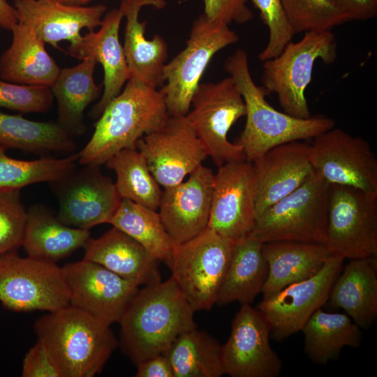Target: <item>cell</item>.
Masks as SVG:
<instances>
[{
  "mask_svg": "<svg viewBox=\"0 0 377 377\" xmlns=\"http://www.w3.org/2000/svg\"><path fill=\"white\" fill-rule=\"evenodd\" d=\"M255 220L253 163L244 159L219 166L207 228L234 243L250 235Z\"/></svg>",
  "mask_w": 377,
  "mask_h": 377,
  "instance_id": "cell-15",
  "label": "cell"
},
{
  "mask_svg": "<svg viewBox=\"0 0 377 377\" xmlns=\"http://www.w3.org/2000/svg\"><path fill=\"white\" fill-rule=\"evenodd\" d=\"M0 146L27 152L73 153L72 136L57 122L36 121L0 111Z\"/></svg>",
  "mask_w": 377,
  "mask_h": 377,
  "instance_id": "cell-32",
  "label": "cell"
},
{
  "mask_svg": "<svg viewBox=\"0 0 377 377\" xmlns=\"http://www.w3.org/2000/svg\"><path fill=\"white\" fill-rule=\"evenodd\" d=\"M344 260L332 254L313 276L263 299L256 308L267 321L272 339L281 341L301 331L311 315L327 302Z\"/></svg>",
  "mask_w": 377,
  "mask_h": 377,
  "instance_id": "cell-13",
  "label": "cell"
},
{
  "mask_svg": "<svg viewBox=\"0 0 377 377\" xmlns=\"http://www.w3.org/2000/svg\"><path fill=\"white\" fill-rule=\"evenodd\" d=\"M232 244L207 228L189 240L175 245L168 266L194 311L209 310L216 304Z\"/></svg>",
  "mask_w": 377,
  "mask_h": 377,
  "instance_id": "cell-8",
  "label": "cell"
},
{
  "mask_svg": "<svg viewBox=\"0 0 377 377\" xmlns=\"http://www.w3.org/2000/svg\"><path fill=\"white\" fill-rule=\"evenodd\" d=\"M53 98L48 87L19 84L0 78V108L45 113L52 108Z\"/></svg>",
  "mask_w": 377,
  "mask_h": 377,
  "instance_id": "cell-40",
  "label": "cell"
},
{
  "mask_svg": "<svg viewBox=\"0 0 377 377\" xmlns=\"http://www.w3.org/2000/svg\"><path fill=\"white\" fill-rule=\"evenodd\" d=\"M10 45L0 57V78L15 84L50 87L61 70L31 27L17 22Z\"/></svg>",
  "mask_w": 377,
  "mask_h": 377,
  "instance_id": "cell-25",
  "label": "cell"
},
{
  "mask_svg": "<svg viewBox=\"0 0 377 377\" xmlns=\"http://www.w3.org/2000/svg\"><path fill=\"white\" fill-rule=\"evenodd\" d=\"M245 114L243 98L229 76L217 82L200 83L186 117L207 156L220 166L246 159L242 147L228 139L231 127Z\"/></svg>",
  "mask_w": 377,
  "mask_h": 377,
  "instance_id": "cell-9",
  "label": "cell"
},
{
  "mask_svg": "<svg viewBox=\"0 0 377 377\" xmlns=\"http://www.w3.org/2000/svg\"><path fill=\"white\" fill-rule=\"evenodd\" d=\"M325 245L344 259L377 255V193L330 184Z\"/></svg>",
  "mask_w": 377,
  "mask_h": 377,
  "instance_id": "cell-11",
  "label": "cell"
},
{
  "mask_svg": "<svg viewBox=\"0 0 377 377\" xmlns=\"http://www.w3.org/2000/svg\"><path fill=\"white\" fill-rule=\"evenodd\" d=\"M239 36L226 23L208 19L203 13L192 24L185 48L163 68L164 96L170 116L184 117L209 61L221 50L236 43Z\"/></svg>",
  "mask_w": 377,
  "mask_h": 377,
  "instance_id": "cell-7",
  "label": "cell"
},
{
  "mask_svg": "<svg viewBox=\"0 0 377 377\" xmlns=\"http://www.w3.org/2000/svg\"><path fill=\"white\" fill-rule=\"evenodd\" d=\"M281 2L295 34L332 30L348 21L332 0H281Z\"/></svg>",
  "mask_w": 377,
  "mask_h": 377,
  "instance_id": "cell-37",
  "label": "cell"
},
{
  "mask_svg": "<svg viewBox=\"0 0 377 377\" xmlns=\"http://www.w3.org/2000/svg\"><path fill=\"white\" fill-rule=\"evenodd\" d=\"M64 179L52 183L59 205L57 218L80 229L109 223L121 198L112 180L99 166L86 165Z\"/></svg>",
  "mask_w": 377,
  "mask_h": 377,
  "instance_id": "cell-14",
  "label": "cell"
},
{
  "mask_svg": "<svg viewBox=\"0 0 377 377\" xmlns=\"http://www.w3.org/2000/svg\"><path fill=\"white\" fill-rule=\"evenodd\" d=\"M89 238V230L63 223L45 205H34L27 210L22 246L29 257L56 263L84 247Z\"/></svg>",
  "mask_w": 377,
  "mask_h": 377,
  "instance_id": "cell-28",
  "label": "cell"
},
{
  "mask_svg": "<svg viewBox=\"0 0 377 377\" xmlns=\"http://www.w3.org/2000/svg\"><path fill=\"white\" fill-rule=\"evenodd\" d=\"M57 1L73 6H84L90 1L94 0H55Z\"/></svg>",
  "mask_w": 377,
  "mask_h": 377,
  "instance_id": "cell-46",
  "label": "cell"
},
{
  "mask_svg": "<svg viewBox=\"0 0 377 377\" xmlns=\"http://www.w3.org/2000/svg\"><path fill=\"white\" fill-rule=\"evenodd\" d=\"M310 158L328 184L377 193V159L363 138L334 126L313 138Z\"/></svg>",
  "mask_w": 377,
  "mask_h": 377,
  "instance_id": "cell-12",
  "label": "cell"
},
{
  "mask_svg": "<svg viewBox=\"0 0 377 377\" xmlns=\"http://www.w3.org/2000/svg\"><path fill=\"white\" fill-rule=\"evenodd\" d=\"M0 146V189H21L28 185L60 181L75 170L78 154L62 158L41 157L26 161L9 157Z\"/></svg>",
  "mask_w": 377,
  "mask_h": 377,
  "instance_id": "cell-36",
  "label": "cell"
},
{
  "mask_svg": "<svg viewBox=\"0 0 377 377\" xmlns=\"http://www.w3.org/2000/svg\"><path fill=\"white\" fill-rule=\"evenodd\" d=\"M123 15L119 9L105 13L98 31H88L67 50L70 56L80 60L91 57L101 64L103 70L102 95L89 112V117H100L108 103L122 91L130 79L123 46L119 39V30Z\"/></svg>",
  "mask_w": 377,
  "mask_h": 377,
  "instance_id": "cell-21",
  "label": "cell"
},
{
  "mask_svg": "<svg viewBox=\"0 0 377 377\" xmlns=\"http://www.w3.org/2000/svg\"><path fill=\"white\" fill-rule=\"evenodd\" d=\"M330 184L315 172L298 188L256 217L250 233L262 243L325 244Z\"/></svg>",
  "mask_w": 377,
  "mask_h": 377,
  "instance_id": "cell-6",
  "label": "cell"
},
{
  "mask_svg": "<svg viewBox=\"0 0 377 377\" xmlns=\"http://www.w3.org/2000/svg\"><path fill=\"white\" fill-rule=\"evenodd\" d=\"M81 61L75 66L61 68L50 87L57 104V123L72 137L85 132L84 110L99 98L102 90V84L97 85L94 78L96 61L91 57Z\"/></svg>",
  "mask_w": 377,
  "mask_h": 377,
  "instance_id": "cell-29",
  "label": "cell"
},
{
  "mask_svg": "<svg viewBox=\"0 0 377 377\" xmlns=\"http://www.w3.org/2000/svg\"><path fill=\"white\" fill-rule=\"evenodd\" d=\"M348 21H366L377 15V0H332Z\"/></svg>",
  "mask_w": 377,
  "mask_h": 377,
  "instance_id": "cell-43",
  "label": "cell"
},
{
  "mask_svg": "<svg viewBox=\"0 0 377 377\" xmlns=\"http://www.w3.org/2000/svg\"><path fill=\"white\" fill-rule=\"evenodd\" d=\"M17 23L16 10L7 0H0V27L11 31Z\"/></svg>",
  "mask_w": 377,
  "mask_h": 377,
  "instance_id": "cell-45",
  "label": "cell"
},
{
  "mask_svg": "<svg viewBox=\"0 0 377 377\" xmlns=\"http://www.w3.org/2000/svg\"><path fill=\"white\" fill-rule=\"evenodd\" d=\"M84 260L98 263L138 286L161 281L159 261L129 235L113 227L83 247Z\"/></svg>",
  "mask_w": 377,
  "mask_h": 377,
  "instance_id": "cell-24",
  "label": "cell"
},
{
  "mask_svg": "<svg viewBox=\"0 0 377 377\" xmlns=\"http://www.w3.org/2000/svg\"><path fill=\"white\" fill-rule=\"evenodd\" d=\"M0 302L17 312H50L68 305L62 267L54 262L21 257L17 251L0 255Z\"/></svg>",
  "mask_w": 377,
  "mask_h": 377,
  "instance_id": "cell-10",
  "label": "cell"
},
{
  "mask_svg": "<svg viewBox=\"0 0 377 377\" xmlns=\"http://www.w3.org/2000/svg\"><path fill=\"white\" fill-rule=\"evenodd\" d=\"M69 290V304L108 325L119 323L138 291L137 284L87 260L62 267Z\"/></svg>",
  "mask_w": 377,
  "mask_h": 377,
  "instance_id": "cell-17",
  "label": "cell"
},
{
  "mask_svg": "<svg viewBox=\"0 0 377 377\" xmlns=\"http://www.w3.org/2000/svg\"><path fill=\"white\" fill-rule=\"evenodd\" d=\"M169 117L160 89L129 79L95 123L90 140L77 152L78 163H105L119 151L136 147L140 138L159 128Z\"/></svg>",
  "mask_w": 377,
  "mask_h": 377,
  "instance_id": "cell-4",
  "label": "cell"
},
{
  "mask_svg": "<svg viewBox=\"0 0 377 377\" xmlns=\"http://www.w3.org/2000/svg\"><path fill=\"white\" fill-rule=\"evenodd\" d=\"M136 377H174L168 358L159 354L147 358L137 364Z\"/></svg>",
  "mask_w": 377,
  "mask_h": 377,
  "instance_id": "cell-44",
  "label": "cell"
},
{
  "mask_svg": "<svg viewBox=\"0 0 377 377\" xmlns=\"http://www.w3.org/2000/svg\"><path fill=\"white\" fill-rule=\"evenodd\" d=\"M263 244L251 235L233 243L216 304L226 305L238 302L251 304L261 293L268 274Z\"/></svg>",
  "mask_w": 377,
  "mask_h": 377,
  "instance_id": "cell-30",
  "label": "cell"
},
{
  "mask_svg": "<svg viewBox=\"0 0 377 377\" xmlns=\"http://www.w3.org/2000/svg\"><path fill=\"white\" fill-rule=\"evenodd\" d=\"M224 69L235 82L245 104L246 123L236 143L247 161L253 162L275 147L313 138L334 126V119L323 115L298 118L271 106L264 89L253 80L244 50L230 54Z\"/></svg>",
  "mask_w": 377,
  "mask_h": 377,
  "instance_id": "cell-2",
  "label": "cell"
},
{
  "mask_svg": "<svg viewBox=\"0 0 377 377\" xmlns=\"http://www.w3.org/2000/svg\"><path fill=\"white\" fill-rule=\"evenodd\" d=\"M249 0H203V14L209 20L227 24H244L253 19V13L247 6Z\"/></svg>",
  "mask_w": 377,
  "mask_h": 377,
  "instance_id": "cell-41",
  "label": "cell"
},
{
  "mask_svg": "<svg viewBox=\"0 0 377 377\" xmlns=\"http://www.w3.org/2000/svg\"><path fill=\"white\" fill-rule=\"evenodd\" d=\"M136 147L164 188L183 182L208 156L186 116L170 115L159 128L140 138Z\"/></svg>",
  "mask_w": 377,
  "mask_h": 377,
  "instance_id": "cell-16",
  "label": "cell"
},
{
  "mask_svg": "<svg viewBox=\"0 0 377 377\" xmlns=\"http://www.w3.org/2000/svg\"><path fill=\"white\" fill-rule=\"evenodd\" d=\"M109 223L138 242L159 262L169 264L175 244L157 210L121 198Z\"/></svg>",
  "mask_w": 377,
  "mask_h": 377,
  "instance_id": "cell-34",
  "label": "cell"
},
{
  "mask_svg": "<svg viewBox=\"0 0 377 377\" xmlns=\"http://www.w3.org/2000/svg\"><path fill=\"white\" fill-rule=\"evenodd\" d=\"M166 4L165 0H121L119 8L126 18L123 49L130 79L154 89L164 84L163 68L168 47L159 35H154L151 40L146 38L147 22H140L139 14L144 6L162 9Z\"/></svg>",
  "mask_w": 377,
  "mask_h": 377,
  "instance_id": "cell-23",
  "label": "cell"
},
{
  "mask_svg": "<svg viewBox=\"0 0 377 377\" xmlns=\"http://www.w3.org/2000/svg\"><path fill=\"white\" fill-rule=\"evenodd\" d=\"M26 220L20 189H0V255L22 246Z\"/></svg>",
  "mask_w": 377,
  "mask_h": 377,
  "instance_id": "cell-38",
  "label": "cell"
},
{
  "mask_svg": "<svg viewBox=\"0 0 377 377\" xmlns=\"http://www.w3.org/2000/svg\"><path fill=\"white\" fill-rule=\"evenodd\" d=\"M22 376L60 377L44 346L38 340L23 359Z\"/></svg>",
  "mask_w": 377,
  "mask_h": 377,
  "instance_id": "cell-42",
  "label": "cell"
},
{
  "mask_svg": "<svg viewBox=\"0 0 377 377\" xmlns=\"http://www.w3.org/2000/svg\"><path fill=\"white\" fill-rule=\"evenodd\" d=\"M105 164L116 174L114 184L121 198L158 210L162 190L137 147L119 151Z\"/></svg>",
  "mask_w": 377,
  "mask_h": 377,
  "instance_id": "cell-35",
  "label": "cell"
},
{
  "mask_svg": "<svg viewBox=\"0 0 377 377\" xmlns=\"http://www.w3.org/2000/svg\"><path fill=\"white\" fill-rule=\"evenodd\" d=\"M337 44L331 30L304 33L297 42H289L276 57L263 61L261 87L274 94L286 113L306 119L309 112L305 90L311 81L315 62L333 63Z\"/></svg>",
  "mask_w": 377,
  "mask_h": 377,
  "instance_id": "cell-5",
  "label": "cell"
},
{
  "mask_svg": "<svg viewBox=\"0 0 377 377\" xmlns=\"http://www.w3.org/2000/svg\"><path fill=\"white\" fill-rule=\"evenodd\" d=\"M194 312L172 277L145 286L119 322L124 353L136 365L164 354L179 335L196 327Z\"/></svg>",
  "mask_w": 377,
  "mask_h": 377,
  "instance_id": "cell-1",
  "label": "cell"
},
{
  "mask_svg": "<svg viewBox=\"0 0 377 377\" xmlns=\"http://www.w3.org/2000/svg\"><path fill=\"white\" fill-rule=\"evenodd\" d=\"M13 6L17 22L31 27L45 44L57 49L62 40L77 41L83 29L92 31L100 27L107 10L103 4L73 6L55 0H14Z\"/></svg>",
  "mask_w": 377,
  "mask_h": 377,
  "instance_id": "cell-22",
  "label": "cell"
},
{
  "mask_svg": "<svg viewBox=\"0 0 377 377\" xmlns=\"http://www.w3.org/2000/svg\"><path fill=\"white\" fill-rule=\"evenodd\" d=\"M262 251L268 267L263 298L313 276L332 255L325 244L292 241L263 243Z\"/></svg>",
  "mask_w": 377,
  "mask_h": 377,
  "instance_id": "cell-26",
  "label": "cell"
},
{
  "mask_svg": "<svg viewBox=\"0 0 377 377\" xmlns=\"http://www.w3.org/2000/svg\"><path fill=\"white\" fill-rule=\"evenodd\" d=\"M34 330L60 377L95 376L117 346L110 325L70 304L40 317Z\"/></svg>",
  "mask_w": 377,
  "mask_h": 377,
  "instance_id": "cell-3",
  "label": "cell"
},
{
  "mask_svg": "<svg viewBox=\"0 0 377 377\" xmlns=\"http://www.w3.org/2000/svg\"><path fill=\"white\" fill-rule=\"evenodd\" d=\"M258 10L263 22L268 29L266 46L258 54L265 61L278 56L295 34L283 10L281 0H250Z\"/></svg>",
  "mask_w": 377,
  "mask_h": 377,
  "instance_id": "cell-39",
  "label": "cell"
},
{
  "mask_svg": "<svg viewBox=\"0 0 377 377\" xmlns=\"http://www.w3.org/2000/svg\"><path fill=\"white\" fill-rule=\"evenodd\" d=\"M252 163L256 219L270 205L298 188L314 172L310 145L300 141L275 147Z\"/></svg>",
  "mask_w": 377,
  "mask_h": 377,
  "instance_id": "cell-20",
  "label": "cell"
},
{
  "mask_svg": "<svg viewBox=\"0 0 377 377\" xmlns=\"http://www.w3.org/2000/svg\"><path fill=\"white\" fill-rule=\"evenodd\" d=\"M164 355L171 364L174 377H219L225 374L222 346L196 327L179 335Z\"/></svg>",
  "mask_w": 377,
  "mask_h": 377,
  "instance_id": "cell-33",
  "label": "cell"
},
{
  "mask_svg": "<svg viewBox=\"0 0 377 377\" xmlns=\"http://www.w3.org/2000/svg\"><path fill=\"white\" fill-rule=\"evenodd\" d=\"M214 178L212 170L201 165L186 181L162 191L158 214L175 245L207 228Z\"/></svg>",
  "mask_w": 377,
  "mask_h": 377,
  "instance_id": "cell-19",
  "label": "cell"
},
{
  "mask_svg": "<svg viewBox=\"0 0 377 377\" xmlns=\"http://www.w3.org/2000/svg\"><path fill=\"white\" fill-rule=\"evenodd\" d=\"M327 301L342 309L360 328L377 316L376 256L349 260L336 279Z\"/></svg>",
  "mask_w": 377,
  "mask_h": 377,
  "instance_id": "cell-27",
  "label": "cell"
},
{
  "mask_svg": "<svg viewBox=\"0 0 377 377\" xmlns=\"http://www.w3.org/2000/svg\"><path fill=\"white\" fill-rule=\"evenodd\" d=\"M301 331L304 350L316 364H325L338 358L343 348H357L362 342L360 327L346 314L317 309Z\"/></svg>",
  "mask_w": 377,
  "mask_h": 377,
  "instance_id": "cell-31",
  "label": "cell"
},
{
  "mask_svg": "<svg viewBox=\"0 0 377 377\" xmlns=\"http://www.w3.org/2000/svg\"><path fill=\"white\" fill-rule=\"evenodd\" d=\"M270 328L264 316L250 304L235 314L231 332L222 346L225 374L231 377H276L282 362L269 343Z\"/></svg>",
  "mask_w": 377,
  "mask_h": 377,
  "instance_id": "cell-18",
  "label": "cell"
}]
</instances>
